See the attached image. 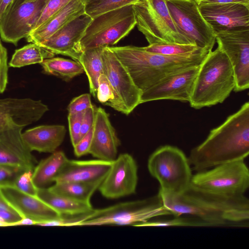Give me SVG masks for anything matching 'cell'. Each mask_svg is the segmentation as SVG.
Listing matches in <instances>:
<instances>
[{
  "instance_id": "cell-19",
  "label": "cell",
  "mask_w": 249,
  "mask_h": 249,
  "mask_svg": "<svg viewBox=\"0 0 249 249\" xmlns=\"http://www.w3.org/2000/svg\"><path fill=\"white\" fill-rule=\"evenodd\" d=\"M23 127L0 133V164L33 171L36 160L22 138Z\"/></svg>"
},
{
  "instance_id": "cell-7",
  "label": "cell",
  "mask_w": 249,
  "mask_h": 249,
  "mask_svg": "<svg viewBox=\"0 0 249 249\" xmlns=\"http://www.w3.org/2000/svg\"><path fill=\"white\" fill-rule=\"evenodd\" d=\"M166 0H139L134 4L136 25L149 44L161 42L191 44L173 20Z\"/></svg>"
},
{
  "instance_id": "cell-37",
  "label": "cell",
  "mask_w": 249,
  "mask_h": 249,
  "mask_svg": "<svg viewBox=\"0 0 249 249\" xmlns=\"http://www.w3.org/2000/svg\"><path fill=\"white\" fill-rule=\"evenodd\" d=\"M72 0H49L35 27V30Z\"/></svg>"
},
{
  "instance_id": "cell-22",
  "label": "cell",
  "mask_w": 249,
  "mask_h": 249,
  "mask_svg": "<svg viewBox=\"0 0 249 249\" xmlns=\"http://www.w3.org/2000/svg\"><path fill=\"white\" fill-rule=\"evenodd\" d=\"M112 162L99 159L88 160H68L54 182H102Z\"/></svg>"
},
{
  "instance_id": "cell-12",
  "label": "cell",
  "mask_w": 249,
  "mask_h": 249,
  "mask_svg": "<svg viewBox=\"0 0 249 249\" xmlns=\"http://www.w3.org/2000/svg\"><path fill=\"white\" fill-rule=\"evenodd\" d=\"M215 41L227 55L235 77V91L249 88V28L215 33Z\"/></svg>"
},
{
  "instance_id": "cell-6",
  "label": "cell",
  "mask_w": 249,
  "mask_h": 249,
  "mask_svg": "<svg viewBox=\"0 0 249 249\" xmlns=\"http://www.w3.org/2000/svg\"><path fill=\"white\" fill-rule=\"evenodd\" d=\"M147 167L160 183V190L176 194L185 191L193 177L188 157L177 147L160 146L149 156Z\"/></svg>"
},
{
  "instance_id": "cell-8",
  "label": "cell",
  "mask_w": 249,
  "mask_h": 249,
  "mask_svg": "<svg viewBox=\"0 0 249 249\" xmlns=\"http://www.w3.org/2000/svg\"><path fill=\"white\" fill-rule=\"evenodd\" d=\"M136 25L133 5H128L101 14L92 19L79 43L83 51L94 48L109 47L126 36Z\"/></svg>"
},
{
  "instance_id": "cell-10",
  "label": "cell",
  "mask_w": 249,
  "mask_h": 249,
  "mask_svg": "<svg viewBox=\"0 0 249 249\" xmlns=\"http://www.w3.org/2000/svg\"><path fill=\"white\" fill-rule=\"evenodd\" d=\"M175 23L190 44L209 52L215 42L213 30L201 14L194 0H167Z\"/></svg>"
},
{
  "instance_id": "cell-41",
  "label": "cell",
  "mask_w": 249,
  "mask_h": 249,
  "mask_svg": "<svg viewBox=\"0 0 249 249\" xmlns=\"http://www.w3.org/2000/svg\"><path fill=\"white\" fill-rule=\"evenodd\" d=\"M24 171L18 167L0 164V186L12 185L16 178Z\"/></svg>"
},
{
  "instance_id": "cell-32",
  "label": "cell",
  "mask_w": 249,
  "mask_h": 249,
  "mask_svg": "<svg viewBox=\"0 0 249 249\" xmlns=\"http://www.w3.org/2000/svg\"><path fill=\"white\" fill-rule=\"evenodd\" d=\"M139 0H83L85 13L92 18L104 13L128 5Z\"/></svg>"
},
{
  "instance_id": "cell-21",
  "label": "cell",
  "mask_w": 249,
  "mask_h": 249,
  "mask_svg": "<svg viewBox=\"0 0 249 249\" xmlns=\"http://www.w3.org/2000/svg\"><path fill=\"white\" fill-rule=\"evenodd\" d=\"M0 190L21 216L36 220V225L40 222L57 219L62 216L37 196L24 193L13 185H0Z\"/></svg>"
},
{
  "instance_id": "cell-24",
  "label": "cell",
  "mask_w": 249,
  "mask_h": 249,
  "mask_svg": "<svg viewBox=\"0 0 249 249\" xmlns=\"http://www.w3.org/2000/svg\"><path fill=\"white\" fill-rule=\"evenodd\" d=\"M85 13L83 0H72L26 37L29 42L40 44L75 18Z\"/></svg>"
},
{
  "instance_id": "cell-2",
  "label": "cell",
  "mask_w": 249,
  "mask_h": 249,
  "mask_svg": "<svg viewBox=\"0 0 249 249\" xmlns=\"http://www.w3.org/2000/svg\"><path fill=\"white\" fill-rule=\"evenodd\" d=\"M249 154V102L245 103L206 140L191 150L188 157L192 170L198 172L218 165L245 160Z\"/></svg>"
},
{
  "instance_id": "cell-16",
  "label": "cell",
  "mask_w": 249,
  "mask_h": 249,
  "mask_svg": "<svg viewBox=\"0 0 249 249\" xmlns=\"http://www.w3.org/2000/svg\"><path fill=\"white\" fill-rule=\"evenodd\" d=\"M44 114L41 100L31 98L0 99V133L23 127L38 121Z\"/></svg>"
},
{
  "instance_id": "cell-46",
  "label": "cell",
  "mask_w": 249,
  "mask_h": 249,
  "mask_svg": "<svg viewBox=\"0 0 249 249\" xmlns=\"http://www.w3.org/2000/svg\"><path fill=\"white\" fill-rule=\"evenodd\" d=\"M13 0H0V20L8 5Z\"/></svg>"
},
{
  "instance_id": "cell-33",
  "label": "cell",
  "mask_w": 249,
  "mask_h": 249,
  "mask_svg": "<svg viewBox=\"0 0 249 249\" xmlns=\"http://www.w3.org/2000/svg\"><path fill=\"white\" fill-rule=\"evenodd\" d=\"M138 227H212L208 222L197 217L190 215L174 216L170 219L147 221L138 225Z\"/></svg>"
},
{
  "instance_id": "cell-28",
  "label": "cell",
  "mask_w": 249,
  "mask_h": 249,
  "mask_svg": "<svg viewBox=\"0 0 249 249\" xmlns=\"http://www.w3.org/2000/svg\"><path fill=\"white\" fill-rule=\"evenodd\" d=\"M102 182H55L49 188L53 192L71 199L90 203V198Z\"/></svg>"
},
{
  "instance_id": "cell-4",
  "label": "cell",
  "mask_w": 249,
  "mask_h": 249,
  "mask_svg": "<svg viewBox=\"0 0 249 249\" xmlns=\"http://www.w3.org/2000/svg\"><path fill=\"white\" fill-rule=\"evenodd\" d=\"M232 66L219 47L210 51L200 65L189 101L199 109L222 103L235 87Z\"/></svg>"
},
{
  "instance_id": "cell-9",
  "label": "cell",
  "mask_w": 249,
  "mask_h": 249,
  "mask_svg": "<svg viewBox=\"0 0 249 249\" xmlns=\"http://www.w3.org/2000/svg\"><path fill=\"white\" fill-rule=\"evenodd\" d=\"M191 184L214 193L243 196L249 187V171L244 160L229 162L197 172Z\"/></svg>"
},
{
  "instance_id": "cell-1",
  "label": "cell",
  "mask_w": 249,
  "mask_h": 249,
  "mask_svg": "<svg viewBox=\"0 0 249 249\" xmlns=\"http://www.w3.org/2000/svg\"><path fill=\"white\" fill-rule=\"evenodd\" d=\"M164 207L174 216L190 215L212 227L249 226V200L245 196H230L209 192L191 183L183 193L159 190Z\"/></svg>"
},
{
  "instance_id": "cell-14",
  "label": "cell",
  "mask_w": 249,
  "mask_h": 249,
  "mask_svg": "<svg viewBox=\"0 0 249 249\" xmlns=\"http://www.w3.org/2000/svg\"><path fill=\"white\" fill-rule=\"evenodd\" d=\"M199 66L171 74L142 91L140 104L159 100L189 102Z\"/></svg>"
},
{
  "instance_id": "cell-43",
  "label": "cell",
  "mask_w": 249,
  "mask_h": 249,
  "mask_svg": "<svg viewBox=\"0 0 249 249\" xmlns=\"http://www.w3.org/2000/svg\"><path fill=\"white\" fill-rule=\"evenodd\" d=\"M96 108L92 106L86 109L83 114L80 139L93 126Z\"/></svg>"
},
{
  "instance_id": "cell-5",
  "label": "cell",
  "mask_w": 249,
  "mask_h": 249,
  "mask_svg": "<svg viewBox=\"0 0 249 249\" xmlns=\"http://www.w3.org/2000/svg\"><path fill=\"white\" fill-rule=\"evenodd\" d=\"M172 215L164 207L158 193L150 197L122 202L100 209H93L77 226L138 225L152 218Z\"/></svg>"
},
{
  "instance_id": "cell-34",
  "label": "cell",
  "mask_w": 249,
  "mask_h": 249,
  "mask_svg": "<svg viewBox=\"0 0 249 249\" xmlns=\"http://www.w3.org/2000/svg\"><path fill=\"white\" fill-rule=\"evenodd\" d=\"M142 48L149 53L167 55L186 54L200 49L196 46L191 44L163 42L149 44L148 46Z\"/></svg>"
},
{
  "instance_id": "cell-44",
  "label": "cell",
  "mask_w": 249,
  "mask_h": 249,
  "mask_svg": "<svg viewBox=\"0 0 249 249\" xmlns=\"http://www.w3.org/2000/svg\"><path fill=\"white\" fill-rule=\"evenodd\" d=\"M198 5L202 4L240 3L249 6V0H194Z\"/></svg>"
},
{
  "instance_id": "cell-25",
  "label": "cell",
  "mask_w": 249,
  "mask_h": 249,
  "mask_svg": "<svg viewBox=\"0 0 249 249\" xmlns=\"http://www.w3.org/2000/svg\"><path fill=\"white\" fill-rule=\"evenodd\" d=\"M37 196L61 215L82 214L93 209L91 203L71 199L52 192L49 187L38 188Z\"/></svg>"
},
{
  "instance_id": "cell-36",
  "label": "cell",
  "mask_w": 249,
  "mask_h": 249,
  "mask_svg": "<svg viewBox=\"0 0 249 249\" xmlns=\"http://www.w3.org/2000/svg\"><path fill=\"white\" fill-rule=\"evenodd\" d=\"M22 217L12 205L8 202L0 190V219L12 226L13 223L20 220Z\"/></svg>"
},
{
  "instance_id": "cell-29",
  "label": "cell",
  "mask_w": 249,
  "mask_h": 249,
  "mask_svg": "<svg viewBox=\"0 0 249 249\" xmlns=\"http://www.w3.org/2000/svg\"><path fill=\"white\" fill-rule=\"evenodd\" d=\"M54 54L41 45L32 43L15 51L9 63L13 68H20L41 64L44 60L53 57Z\"/></svg>"
},
{
  "instance_id": "cell-35",
  "label": "cell",
  "mask_w": 249,
  "mask_h": 249,
  "mask_svg": "<svg viewBox=\"0 0 249 249\" xmlns=\"http://www.w3.org/2000/svg\"><path fill=\"white\" fill-rule=\"evenodd\" d=\"M32 170H25L15 179L13 184L20 191L32 196H37L38 188L33 180Z\"/></svg>"
},
{
  "instance_id": "cell-45",
  "label": "cell",
  "mask_w": 249,
  "mask_h": 249,
  "mask_svg": "<svg viewBox=\"0 0 249 249\" xmlns=\"http://www.w3.org/2000/svg\"><path fill=\"white\" fill-rule=\"evenodd\" d=\"M36 221L28 217H23L18 221L14 222L12 226L23 225H36Z\"/></svg>"
},
{
  "instance_id": "cell-13",
  "label": "cell",
  "mask_w": 249,
  "mask_h": 249,
  "mask_svg": "<svg viewBox=\"0 0 249 249\" xmlns=\"http://www.w3.org/2000/svg\"><path fill=\"white\" fill-rule=\"evenodd\" d=\"M138 181V166L129 154L119 155L100 185L101 194L108 199H117L135 194Z\"/></svg>"
},
{
  "instance_id": "cell-31",
  "label": "cell",
  "mask_w": 249,
  "mask_h": 249,
  "mask_svg": "<svg viewBox=\"0 0 249 249\" xmlns=\"http://www.w3.org/2000/svg\"><path fill=\"white\" fill-rule=\"evenodd\" d=\"M96 99L104 105L128 115L123 102L105 74H100L98 79Z\"/></svg>"
},
{
  "instance_id": "cell-30",
  "label": "cell",
  "mask_w": 249,
  "mask_h": 249,
  "mask_svg": "<svg viewBox=\"0 0 249 249\" xmlns=\"http://www.w3.org/2000/svg\"><path fill=\"white\" fill-rule=\"evenodd\" d=\"M40 64L46 73L65 81H69L84 72L83 67L78 62L61 57L47 58Z\"/></svg>"
},
{
  "instance_id": "cell-38",
  "label": "cell",
  "mask_w": 249,
  "mask_h": 249,
  "mask_svg": "<svg viewBox=\"0 0 249 249\" xmlns=\"http://www.w3.org/2000/svg\"><path fill=\"white\" fill-rule=\"evenodd\" d=\"M83 112L69 114L68 116L70 137L73 146L80 140V134Z\"/></svg>"
},
{
  "instance_id": "cell-15",
  "label": "cell",
  "mask_w": 249,
  "mask_h": 249,
  "mask_svg": "<svg viewBox=\"0 0 249 249\" xmlns=\"http://www.w3.org/2000/svg\"><path fill=\"white\" fill-rule=\"evenodd\" d=\"M102 59L105 74L130 114L140 104L142 91L135 85L125 67L109 47L104 48Z\"/></svg>"
},
{
  "instance_id": "cell-18",
  "label": "cell",
  "mask_w": 249,
  "mask_h": 249,
  "mask_svg": "<svg viewBox=\"0 0 249 249\" xmlns=\"http://www.w3.org/2000/svg\"><path fill=\"white\" fill-rule=\"evenodd\" d=\"M198 7L214 33L249 28V6L240 3L202 4Z\"/></svg>"
},
{
  "instance_id": "cell-42",
  "label": "cell",
  "mask_w": 249,
  "mask_h": 249,
  "mask_svg": "<svg viewBox=\"0 0 249 249\" xmlns=\"http://www.w3.org/2000/svg\"><path fill=\"white\" fill-rule=\"evenodd\" d=\"M93 134V126L73 146L74 153L77 157L89 153Z\"/></svg>"
},
{
  "instance_id": "cell-3",
  "label": "cell",
  "mask_w": 249,
  "mask_h": 249,
  "mask_svg": "<svg viewBox=\"0 0 249 249\" xmlns=\"http://www.w3.org/2000/svg\"><path fill=\"white\" fill-rule=\"evenodd\" d=\"M109 48L142 92L171 74L199 66L209 52L199 49L186 54L167 55L149 53L142 47L131 45Z\"/></svg>"
},
{
  "instance_id": "cell-11",
  "label": "cell",
  "mask_w": 249,
  "mask_h": 249,
  "mask_svg": "<svg viewBox=\"0 0 249 249\" xmlns=\"http://www.w3.org/2000/svg\"><path fill=\"white\" fill-rule=\"evenodd\" d=\"M49 0H13L0 20V36L17 45L34 30Z\"/></svg>"
},
{
  "instance_id": "cell-27",
  "label": "cell",
  "mask_w": 249,
  "mask_h": 249,
  "mask_svg": "<svg viewBox=\"0 0 249 249\" xmlns=\"http://www.w3.org/2000/svg\"><path fill=\"white\" fill-rule=\"evenodd\" d=\"M104 48L97 47L86 50L82 53L78 60L88 77L90 93L95 99L99 76L101 74H105L102 59Z\"/></svg>"
},
{
  "instance_id": "cell-39",
  "label": "cell",
  "mask_w": 249,
  "mask_h": 249,
  "mask_svg": "<svg viewBox=\"0 0 249 249\" xmlns=\"http://www.w3.org/2000/svg\"><path fill=\"white\" fill-rule=\"evenodd\" d=\"M93 105L89 94L85 93L73 99L68 107L69 114L83 112Z\"/></svg>"
},
{
  "instance_id": "cell-23",
  "label": "cell",
  "mask_w": 249,
  "mask_h": 249,
  "mask_svg": "<svg viewBox=\"0 0 249 249\" xmlns=\"http://www.w3.org/2000/svg\"><path fill=\"white\" fill-rule=\"evenodd\" d=\"M66 130L62 125H42L22 133V138L31 151L53 153L64 141Z\"/></svg>"
},
{
  "instance_id": "cell-26",
  "label": "cell",
  "mask_w": 249,
  "mask_h": 249,
  "mask_svg": "<svg viewBox=\"0 0 249 249\" xmlns=\"http://www.w3.org/2000/svg\"><path fill=\"white\" fill-rule=\"evenodd\" d=\"M62 151H55L47 158L42 160L35 166L33 180L37 188H48L54 182L63 167L68 160Z\"/></svg>"
},
{
  "instance_id": "cell-40",
  "label": "cell",
  "mask_w": 249,
  "mask_h": 249,
  "mask_svg": "<svg viewBox=\"0 0 249 249\" xmlns=\"http://www.w3.org/2000/svg\"><path fill=\"white\" fill-rule=\"evenodd\" d=\"M7 51L0 39V94L5 90L8 84V66Z\"/></svg>"
},
{
  "instance_id": "cell-20",
  "label": "cell",
  "mask_w": 249,
  "mask_h": 249,
  "mask_svg": "<svg viewBox=\"0 0 249 249\" xmlns=\"http://www.w3.org/2000/svg\"><path fill=\"white\" fill-rule=\"evenodd\" d=\"M120 140L104 109H96L93 134L89 153L97 159L112 162L117 158Z\"/></svg>"
},
{
  "instance_id": "cell-17",
  "label": "cell",
  "mask_w": 249,
  "mask_h": 249,
  "mask_svg": "<svg viewBox=\"0 0 249 249\" xmlns=\"http://www.w3.org/2000/svg\"><path fill=\"white\" fill-rule=\"evenodd\" d=\"M92 18L84 13L71 21L40 44L54 54L68 56L78 62L80 41Z\"/></svg>"
}]
</instances>
